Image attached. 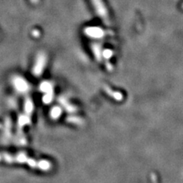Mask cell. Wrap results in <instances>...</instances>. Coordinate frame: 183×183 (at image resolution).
<instances>
[{"label":"cell","mask_w":183,"mask_h":183,"mask_svg":"<svg viewBox=\"0 0 183 183\" xmlns=\"http://www.w3.org/2000/svg\"><path fill=\"white\" fill-rule=\"evenodd\" d=\"M63 113V109L59 106H53L50 109V117L53 120H57Z\"/></svg>","instance_id":"ba28073f"},{"label":"cell","mask_w":183,"mask_h":183,"mask_svg":"<svg viewBox=\"0 0 183 183\" xmlns=\"http://www.w3.org/2000/svg\"><path fill=\"white\" fill-rule=\"evenodd\" d=\"M34 103H33L32 100L30 99V98H27L24 101V113H25L27 115L31 116L32 113L34 111Z\"/></svg>","instance_id":"8992f818"},{"label":"cell","mask_w":183,"mask_h":183,"mask_svg":"<svg viewBox=\"0 0 183 183\" xmlns=\"http://www.w3.org/2000/svg\"><path fill=\"white\" fill-rule=\"evenodd\" d=\"M52 168V163L50 161L47 159H40L38 161V168L37 169L43 172H47Z\"/></svg>","instance_id":"52a82bcc"},{"label":"cell","mask_w":183,"mask_h":183,"mask_svg":"<svg viewBox=\"0 0 183 183\" xmlns=\"http://www.w3.org/2000/svg\"><path fill=\"white\" fill-rule=\"evenodd\" d=\"M59 104H61V106L63 107L65 109V111L68 113H75L77 111V108L76 107H75L74 105L71 104L66 99L63 97H59V99H58Z\"/></svg>","instance_id":"277c9868"},{"label":"cell","mask_w":183,"mask_h":183,"mask_svg":"<svg viewBox=\"0 0 183 183\" xmlns=\"http://www.w3.org/2000/svg\"><path fill=\"white\" fill-rule=\"evenodd\" d=\"M3 136L5 141H8L11 138V121L9 117H6L5 119Z\"/></svg>","instance_id":"5b68a950"},{"label":"cell","mask_w":183,"mask_h":183,"mask_svg":"<svg viewBox=\"0 0 183 183\" xmlns=\"http://www.w3.org/2000/svg\"><path fill=\"white\" fill-rule=\"evenodd\" d=\"M40 91H41L42 92H43L44 94L47 93V92H49L53 91V85H52L51 84L48 82H42L40 85Z\"/></svg>","instance_id":"30bf717a"},{"label":"cell","mask_w":183,"mask_h":183,"mask_svg":"<svg viewBox=\"0 0 183 183\" xmlns=\"http://www.w3.org/2000/svg\"><path fill=\"white\" fill-rule=\"evenodd\" d=\"M13 85L14 88L19 93H25L30 89L29 84L21 77H15L13 79Z\"/></svg>","instance_id":"7a4b0ae2"},{"label":"cell","mask_w":183,"mask_h":183,"mask_svg":"<svg viewBox=\"0 0 183 183\" xmlns=\"http://www.w3.org/2000/svg\"><path fill=\"white\" fill-rule=\"evenodd\" d=\"M31 124V116L27 115L25 113L19 114L17 120V132L23 131V127Z\"/></svg>","instance_id":"3957f363"},{"label":"cell","mask_w":183,"mask_h":183,"mask_svg":"<svg viewBox=\"0 0 183 183\" xmlns=\"http://www.w3.org/2000/svg\"><path fill=\"white\" fill-rule=\"evenodd\" d=\"M1 128H2V125L1 124H0V129H1Z\"/></svg>","instance_id":"8fae6325"},{"label":"cell","mask_w":183,"mask_h":183,"mask_svg":"<svg viewBox=\"0 0 183 183\" xmlns=\"http://www.w3.org/2000/svg\"><path fill=\"white\" fill-rule=\"evenodd\" d=\"M0 162H5L8 164L26 163L28 166L34 169L38 168V161L28 157L24 152H20L14 155L9 154L7 152H0Z\"/></svg>","instance_id":"6da1fadb"},{"label":"cell","mask_w":183,"mask_h":183,"mask_svg":"<svg viewBox=\"0 0 183 183\" xmlns=\"http://www.w3.org/2000/svg\"><path fill=\"white\" fill-rule=\"evenodd\" d=\"M66 121L67 123H70V124H82L83 120L81 117H76V116H69L66 118Z\"/></svg>","instance_id":"9c48e42d"}]
</instances>
